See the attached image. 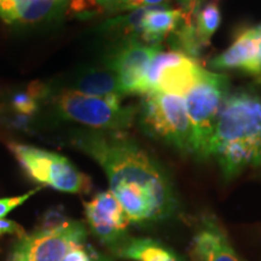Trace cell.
Instances as JSON below:
<instances>
[{"label":"cell","instance_id":"cell-1","mask_svg":"<svg viewBox=\"0 0 261 261\" xmlns=\"http://www.w3.org/2000/svg\"><path fill=\"white\" fill-rule=\"evenodd\" d=\"M73 143L106 172L110 192L130 223L154 224L173 217L178 200L163 168L123 133L80 130Z\"/></svg>","mask_w":261,"mask_h":261},{"label":"cell","instance_id":"cell-2","mask_svg":"<svg viewBox=\"0 0 261 261\" xmlns=\"http://www.w3.org/2000/svg\"><path fill=\"white\" fill-rule=\"evenodd\" d=\"M140 125L148 135L162 140L184 155H195V137L181 96L161 91L143 94Z\"/></svg>","mask_w":261,"mask_h":261},{"label":"cell","instance_id":"cell-3","mask_svg":"<svg viewBox=\"0 0 261 261\" xmlns=\"http://www.w3.org/2000/svg\"><path fill=\"white\" fill-rule=\"evenodd\" d=\"M86 238L83 223L52 212L42 227L18 238L8 261H61L74 248L85 244Z\"/></svg>","mask_w":261,"mask_h":261},{"label":"cell","instance_id":"cell-4","mask_svg":"<svg viewBox=\"0 0 261 261\" xmlns=\"http://www.w3.org/2000/svg\"><path fill=\"white\" fill-rule=\"evenodd\" d=\"M228 77L201 71L200 77L185 94V107L195 137V156L211 158V146L219 114L228 93Z\"/></svg>","mask_w":261,"mask_h":261},{"label":"cell","instance_id":"cell-5","mask_svg":"<svg viewBox=\"0 0 261 261\" xmlns=\"http://www.w3.org/2000/svg\"><path fill=\"white\" fill-rule=\"evenodd\" d=\"M119 96H87L74 90L57 94L54 99L56 112L69 121L91 129L123 133L135 120L136 108L123 107Z\"/></svg>","mask_w":261,"mask_h":261},{"label":"cell","instance_id":"cell-6","mask_svg":"<svg viewBox=\"0 0 261 261\" xmlns=\"http://www.w3.org/2000/svg\"><path fill=\"white\" fill-rule=\"evenodd\" d=\"M9 149L34 181L69 194H87L92 189L91 179L64 156L18 143H10Z\"/></svg>","mask_w":261,"mask_h":261},{"label":"cell","instance_id":"cell-7","mask_svg":"<svg viewBox=\"0 0 261 261\" xmlns=\"http://www.w3.org/2000/svg\"><path fill=\"white\" fill-rule=\"evenodd\" d=\"M261 137V98L252 91H240L226 98L218 119L211 146Z\"/></svg>","mask_w":261,"mask_h":261},{"label":"cell","instance_id":"cell-8","mask_svg":"<svg viewBox=\"0 0 261 261\" xmlns=\"http://www.w3.org/2000/svg\"><path fill=\"white\" fill-rule=\"evenodd\" d=\"M161 46L143 44L138 40H126L108 56V69L116 74L123 96L148 92L150 65Z\"/></svg>","mask_w":261,"mask_h":261},{"label":"cell","instance_id":"cell-9","mask_svg":"<svg viewBox=\"0 0 261 261\" xmlns=\"http://www.w3.org/2000/svg\"><path fill=\"white\" fill-rule=\"evenodd\" d=\"M203 67L198 60L179 51L161 52L150 65L146 86L149 91L185 96L200 77Z\"/></svg>","mask_w":261,"mask_h":261},{"label":"cell","instance_id":"cell-10","mask_svg":"<svg viewBox=\"0 0 261 261\" xmlns=\"http://www.w3.org/2000/svg\"><path fill=\"white\" fill-rule=\"evenodd\" d=\"M84 207L87 224L100 242L114 249L126 240L130 221L112 192H99Z\"/></svg>","mask_w":261,"mask_h":261},{"label":"cell","instance_id":"cell-11","mask_svg":"<svg viewBox=\"0 0 261 261\" xmlns=\"http://www.w3.org/2000/svg\"><path fill=\"white\" fill-rule=\"evenodd\" d=\"M261 23L242 28L230 47L210 62L217 70L238 69L244 73L261 77L260 63Z\"/></svg>","mask_w":261,"mask_h":261},{"label":"cell","instance_id":"cell-12","mask_svg":"<svg viewBox=\"0 0 261 261\" xmlns=\"http://www.w3.org/2000/svg\"><path fill=\"white\" fill-rule=\"evenodd\" d=\"M192 255L196 261H242L219 225L204 220L192 241Z\"/></svg>","mask_w":261,"mask_h":261},{"label":"cell","instance_id":"cell-13","mask_svg":"<svg viewBox=\"0 0 261 261\" xmlns=\"http://www.w3.org/2000/svg\"><path fill=\"white\" fill-rule=\"evenodd\" d=\"M181 9L149 8L142 21L140 38L145 44L161 46V42L174 33L181 22Z\"/></svg>","mask_w":261,"mask_h":261},{"label":"cell","instance_id":"cell-14","mask_svg":"<svg viewBox=\"0 0 261 261\" xmlns=\"http://www.w3.org/2000/svg\"><path fill=\"white\" fill-rule=\"evenodd\" d=\"M113 250L119 257L132 261H184L165 244L151 238H126Z\"/></svg>","mask_w":261,"mask_h":261},{"label":"cell","instance_id":"cell-15","mask_svg":"<svg viewBox=\"0 0 261 261\" xmlns=\"http://www.w3.org/2000/svg\"><path fill=\"white\" fill-rule=\"evenodd\" d=\"M73 90L87 96L123 97L120 81L116 74L110 69L87 70L76 80Z\"/></svg>","mask_w":261,"mask_h":261},{"label":"cell","instance_id":"cell-16","mask_svg":"<svg viewBox=\"0 0 261 261\" xmlns=\"http://www.w3.org/2000/svg\"><path fill=\"white\" fill-rule=\"evenodd\" d=\"M67 0H19L17 3V18L21 23H37L57 14Z\"/></svg>","mask_w":261,"mask_h":261},{"label":"cell","instance_id":"cell-17","mask_svg":"<svg viewBox=\"0 0 261 261\" xmlns=\"http://www.w3.org/2000/svg\"><path fill=\"white\" fill-rule=\"evenodd\" d=\"M221 22L220 8L217 3H208L202 6L196 15L195 24L198 37L204 46L210 45L212 35L217 32Z\"/></svg>","mask_w":261,"mask_h":261},{"label":"cell","instance_id":"cell-18","mask_svg":"<svg viewBox=\"0 0 261 261\" xmlns=\"http://www.w3.org/2000/svg\"><path fill=\"white\" fill-rule=\"evenodd\" d=\"M69 10L71 14L79 17L119 12L126 10L123 0H71Z\"/></svg>","mask_w":261,"mask_h":261},{"label":"cell","instance_id":"cell-19","mask_svg":"<svg viewBox=\"0 0 261 261\" xmlns=\"http://www.w3.org/2000/svg\"><path fill=\"white\" fill-rule=\"evenodd\" d=\"M61 261H112V259L97 253L86 244H83L70 250Z\"/></svg>","mask_w":261,"mask_h":261},{"label":"cell","instance_id":"cell-20","mask_svg":"<svg viewBox=\"0 0 261 261\" xmlns=\"http://www.w3.org/2000/svg\"><path fill=\"white\" fill-rule=\"evenodd\" d=\"M39 98H37L34 94L29 92H19L16 93L14 98H12V107L17 110L18 113L25 114V115H29V114L35 113L39 108Z\"/></svg>","mask_w":261,"mask_h":261},{"label":"cell","instance_id":"cell-21","mask_svg":"<svg viewBox=\"0 0 261 261\" xmlns=\"http://www.w3.org/2000/svg\"><path fill=\"white\" fill-rule=\"evenodd\" d=\"M39 190H41V187L38 189H34V190L27 192V194L21 195V196H15V197H5L0 198V219L5 218L10 212H12L15 208H17L18 205L23 204L28 198H31L33 195L37 194Z\"/></svg>","mask_w":261,"mask_h":261},{"label":"cell","instance_id":"cell-22","mask_svg":"<svg viewBox=\"0 0 261 261\" xmlns=\"http://www.w3.org/2000/svg\"><path fill=\"white\" fill-rule=\"evenodd\" d=\"M4 234H14V236L21 238L25 234V231L21 225L15 223V221L0 219V237L4 236Z\"/></svg>","mask_w":261,"mask_h":261},{"label":"cell","instance_id":"cell-23","mask_svg":"<svg viewBox=\"0 0 261 261\" xmlns=\"http://www.w3.org/2000/svg\"><path fill=\"white\" fill-rule=\"evenodd\" d=\"M179 4L181 5V11L184 14L196 15L200 10V4L202 0H177Z\"/></svg>","mask_w":261,"mask_h":261},{"label":"cell","instance_id":"cell-24","mask_svg":"<svg viewBox=\"0 0 261 261\" xmlns=\"http://www.w3.org/2000/svg\"><path fill=\"white\" fill-rule=\"evenodd\" d=\"M166 0H144V6L145 8H158L161 6Z\"/></svg>","mask_w":261,"mask_h":261},{"label":"cell","instance_id":"cell-25","mask_svg":"<svg viewBox=\"0 0 261 261\" xmlns=\"http://www.w3.org/2000/svg\"><path fill=\"white\" fill-rule=\"evenodd\" d=\"M4 112H5V106L0 104V114H3Z\"/></svg>","mask_w":261,"mask_h":261},{"label":"cell","instance_id":"cell-26","mask_svg":"<svg viewBox=\"0 0 261 261\" xmlns=\"http://www.w3.org/2000/svg\"><path fill=\"white\" fill-rule=\"evenodd\" d=\"M260 63H261V48H260Z\"/></svg>","mask_w":261,"mask_h":261},{"label":"cell","instance_id":"cell-27","mask_svg":"<svg viewBox=\"0 0 261 261\" xmlns=\"http://www.w3.org/2000/svg\"><path fill=\"white\" fill-rule=\"evenodd\" d=\"M16 2H19V0H16Z\"/></svg>","mask_w":261,"mask_h":261},{"label":"cell","instance_id":"cell-28","mask_svg":"<svg viewBox=\"0 0 261 261\" xmlns=\"http://www.w3.org/2000/svg\"><path fill=\"white\" fill-rule=\"evenodd\" d=\"M0 3H2V0H0Z\"/></svg>","mask_w":261,"mask_h":261}]
</instances>
